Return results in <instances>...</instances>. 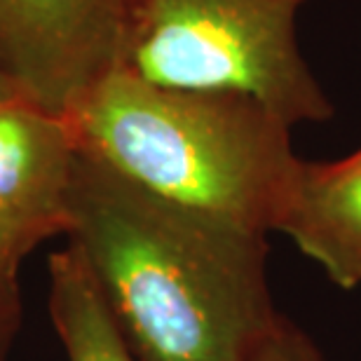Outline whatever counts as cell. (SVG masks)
<instances>
[{"instance_id": "cell-3", "label": "cell", "mask_w": 361, "mask_h": 361, "mask_svg": "<svg viewBox=\"0 0 361 361\" xmlns=\"http://www.w3.org/2000/svg\"><path fill=\"white\" fill-rule=\"evenodd\" d=\"M310 0H125L118 71L176 90L256 99L291 127L334 118L298 45Z\"/></svg>"}, {"instance_id": "cell-7", "label": "cell", "mask_w": 361, "mask_h": 361, "mask_svg": "<svg viewBox=\"0 0 361 361\" xmlns=\"http://www.w3.org/2000/svg\"><path fill=\"white\" fill-rule=\"evenodd\" d=\"M49 314L68 361H139L73 244L49 256Z\"/></svg>"}, {"instance_id": "cell-11", "label": "cell", "mask_w": 361, "mask_h": 361, "mask_svg": "<svg viewBox=\"0 0 361 361\" xmlns=\"http://www.w3.org/2000/svg\"><path fill=\"white\" fill-rule=\"evenodd\" d=\"M0 293H19V272L0 261Z\"/></svg>"}, {"instance_id": "cell-2", "label": "cell", "mask_w": 361, "mask_h": 361, "mask_svg": "<svg viewBox=\"0 0 361 361\" xmlns=\"http://www.w3.org/2000/svg\"><path fill=\"white\" fill-rule=\"evenodd\" d=\"M78 150L143 190L247 233H274L300 157L256 99L113 71L66 113Z\"/></svg>"}, {"instance_id": "cell-5", "label": "cell", "mask_w": 361, "mask_h": 361, "mask_svg": "<svg viewBox=\"0 0 361 361\" xmlns=\"http://www.w3.org/2000/svg\"><path fill=\"white\" fill-rule=\"evenodd\" d=\"M78 143L66 115L12 97L0 101V261L17 270L71 221Z\"/></svg>"}, {"instance_id": "cell-1", "label": "cell", "mask_w": 361, "mask_h": 361, "mask_svg": "<svg viewBox=\"0 0 361 361\" xmlns=\"http://www.w3.org/2000/svg\"><path fill=\"white\" fill-rule=\"evenodd\" d=\"M66 237L139 361H242L281 314L268 237L157 197L80 150Z\"/></svg>"}, {"instance_id": "cell-8", "label": "cell", "mask_w": 361, "mask_h": 361, "mask_svg": "<svg viewBox=\"0 0 361 361\" xmlns=\"http://www.w3.org/2000/svg\"><path fill=\"white\" fill-rule=\"evenodd\" d=\"M242 361H331L317 343L291 319L279 314L268 336Z\"/></svg>"}, {"instance_id": "cell-10", "label": "cell", "mask_w": 361, "mask_h": 361, "mask_svg": "<svg viewBox=\"0 0 361 361\" xmlns=\"http://www.w3.org/2000/svg\"><path fill=\"white\" fill-rule=\"evenodd\" d=\"M19 94H24L19 90V85L14 82V78L10 75V71L5 68L3 59H0V101H7L12 97H19ZM26 97V94H24Z\"/></svg>"}, {"instance_id": "cell-4", "label": "cell", "mask_w": 361, "mask_h": 361, "mask_svg": "<svg viewBox=\"0 0 361 361\" xmlns=\"http://www.w3.org/2000/svg\"><path fill=\"white\" fill-rule=\"evenodd\" d=\"M125 0H0V59L35 104L66 115L118 71Z\"/></svg>"}, {"instance_id": "cell-6", "label": "cell", "mask_w": 361, "mask_h": 361, "mask_svg": "<svg viewBox=\"0 0 361 361\" xmlns=\"http://www.w3.org/2000/svg\"><path fill=\"white\" fill-rule=\"evenodd\" d=\"M274 233L326 272L336 286H361V148L336 162L298 160Z\"/></svg>"}, {"instance_id": "cell-9", "label": "cell", "mask_w": 361, "mask_h": 361, "mask_svg": "<svg viewBox=\"0 0 361 361\" xmlns=\"http://www.w3.org/2000/svg\"><path fill=\"white\" fill-rule=\"evenodd\" d=\"M19 293H0V361H7L12 336L19 329Z\"/></svg>"}]
</instances>
